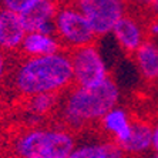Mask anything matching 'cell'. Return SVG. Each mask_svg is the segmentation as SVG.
<instances>
[{"instance_id": "obj_1", "label": "cell", "mask_w": 158, "mask_h": 158, "mask_svg": "<svg viewBox=\"0 0 158 158\" xmlns=\"http://www.w3.org/2000/svg\"><path fill=\"white\" fill-rule=\"evenodd\" d=\"M15 90L23 97L57 94L73 84L69 52L23 60L15 73Z\"/></svg>"}, {"instance_id": "obj_2", "label": "cell", "mask_w": 158, "mask_h": 158, "mask_svg": "<svg viewBox=\"0 0 158 158\" xmlns=\"http://www.w3.org/2000/svg\"><path fill=\"white\" fill-rule=\"evenodd\" d=\"M120 90L111 78L96 87L71 88L66 97L61 114L67 127L81 130L90 123L100 121L107 113L117 107Z\"/></svg>"}, {"instance_id": "obj_3", "label": "cell", "mask_w": 158, "mask_h": 158, "mask_svg": "<svg viewBox=\"0 0 158 158\" xmlns=\"http://www.w3.org/2000/svg\"><path fill=\"white\" fill-rule=\"evenodd\" d=\"M76 148L70 131L60 128H33L17 137L15 151L19 158H69Z\"/></svg>"}, {"instance_id": "obj_4", "label": "cell", "mask_w": 158, "mask_h": 158, "mask_svg": "<svg viewBox=\"0 0 158 158\" xmlns=\"http://www.w3.org/2000/svg\"><path fill=\"white\" fill-rule=\"evenodd\" d=\"M56 37L69 52L96 44L97 36L76 3H59L54 16Z\"/></svg>"}, {"instance_id": "obj_5", "label": "cell", "mask_w": 158, "mask_h": 158, "mask_svg": "<svg viewBox=\"0 0 158 158\" xmlns=\"http://www.w3.org/2000/svg\"><path fill=\"white\" fill-rule=\"evenodd\" d=\"M73 67V84L76 87H96L107 80L108 70L96 44L69 52Z\"/></svg>"}, {"instance_id": "obj_6", "label": "cell", "mask_w": 158, "mask_h": 158, "mask_svg": "<svg viewBox=\"0 0 158 158\" xmlns=\"http://www.w3.org/2000/svg\"><path fill=\"white\" fill-rule=\"evenodd\" d=\"M74 3L85 16L97 37L113 31L125 15V4L118 0H80Z\"/></svg>"}, {"instance_id": "obj_7", "label": "cell", "mask_w": 158, "mask_h": 158, "mask_svg": "<svg viewBox=\"0 0 158 158\" xmlns=\"http://www.w3.org/2000/svg\"><path fill=\"white\" fill-rule=\"evenodd\" d=\"M3 9L19 15L26 33H37L46 23L54 20L59 3L50 0H6Z\"/></svg>"}, {"instance_id": "obj_8", "label": "cell", "mask_w": 158, "mask_h": 158, "mask_svg": "<svg viewBox=\"0 0 158 158\" xmlns=\"http://www.w3.org/2000/svg\"><path fill=\"white\" fill-rule=\"evenodd\" d=\"M118 44L127 53H135L145 43V30L135 16L124 15L113 30Z\"/></svg>"}, {"instance_id": "obj_9", "label": "cell", "mask_w": 158, "mask_h": 158, "mask_svg": "<svg viewBox=\"0 0 158 158\" xmlns=\"http://www.w3.org/2000/svg\"><path fill=\"white\" fill-rule=\"evenodd\" d=\"M26 30L19 15L6 9H0V48L4 52H13L22 46Z\"/></svg>"}, {"instance_id": "obj_10", "label": "cell", "mask_w": 158, "mask_h": 158, "mask_svg": "<svg viewBox=\"0 0 158 158\" xmlns=\"http://www.w3.org/2000/svg\"><path fill=\"white\" fill-rule=\"evenodd\" d=\"M61 48V43L56 36H47L43 33H27L20 46V52L27 59H31V57L56 54L63 52Z\"/></svg>"}, {"instance_id": "obj_11", "label": "cell", "mask_w": 158, "mask_h": 158, "mask_svg": "<svg viewBox=\"0 0 158 158\" xmlns=\"http://www.w3.org/2000/svg\"><path fill=\"white\" fill-rule=\"evenodd\" d=\"M100 127L113 137V143L121 145L131 134V120L124 108L115 107L100 120Z\"/></svg>"}, {"instance_id": "obj_12", "label": "cell", "mask_w": 158, "mask_h": 158, "mask_svg": "<svg viewBox=\"0 0 158 158\" xmlns=\"http://www.w3.org/2000/svg\"><path fill=\"white\" fill-rule=\"evenodd\" d=\"M125 155L143 154L152 147V127L143 120L131 121V134L127 141L118 145Z\"/></svg>"}, {"instance_id": "obj_13", "label": "cell", "mask_w": 158, "mask_h": 158, "mask_svg": "<svg viewBox=\"0 0 158 158\" xmlns=\"http://www.w3.org/2000/svg\"><path fill=\"white\" fill-rule=\"evenodd\" d=\"M134 56L141 76L147 81L158 83V44L151 40H145Z\"/></svg>"}, {"instance_id": "obj_14", "label": "cell", "mask_w": 158, "mask_h": 158, "mask_svg": "<svg viewBox=\"0 0 158 158\" xmlns=\"http://www.w3.org/2000/svg\"><path fill=\"white\" fill-rule=\"evenodd\" d=\"M69 158H125V154L115 143L108 141L74 148Z\"/></svg>"}, {"instance_id": "obj_15", "label": "cell", "mask_w": 158, "mask_h": 158, "mask_svg": "<svg viewBox=\"0 0 158 158\" xmlns=\"http://www.w3.org/2000/svg\"><path fill=\"white\" fill-rule=\"evenodd\" d=\"M57 94H37L27 97L26 108L34 115H46L57 106Z\"/></svg>"}, {"instance_id": "obj_16", "label": "cell", "mask_w": 158, "mask_h": 158, "mask_svg": "<svg viewBox=\"0 0 158 158\" xmlns=\"http://www.w3.org/2000/svg\"><path fill=\"white\" fill-rule=\"evenodd\" d=\"M152 148L158 154V123L152 127Z\"/></svg>"}, {"instance_id": "obj_17", "label": "cell", "mask_w": 158, "mask_h": 158, "mask_svg": "<svg viewBox=\"0 0 158 158\" xmlns=\"http://www.w3.org/2000/svg\"><path fill=\"white\" fill-rule=\"evenodd\" d=\"M4 74H6V59L3 53L0 52V81L3 80Z\"/></svg>"}, {"instance_id": "obj_18", "label": "cell", "mask_w": 158, "mask_h": 158, "mask_svg": "<svg viewBox=\"0 0 158 158\" xmlns=\"http://www.w3.org/2000/svg\"><path fill=\"white\" fill-rule=\"evenodd\" d=\"M148 33L154 34V36H158V20H154V22L150 23V26H148Z\"/></svg>"}, {"instance_id": "obj_19", "label": "cell", "mask_w": 158, "mask_h": 158, "mask_svg": "<svg viewBox=\"0 0 158 158\" xmlns=\"http://www.w3.org/2000/svg\"><path fill=\"white\" fill-rule=\"evenodd\" d=\"M150 9L154 11V13H157V15H158V0H155V2H151V3H150Z\"/></svg>"}, {"instance_id": "obj_20", "label": "cell", "mask_w": 158, "mask_h": 158, "mask_svg": "<svg viewBox=\"0 0 158 158\" xmlns=\"http://www.w3.org/2000/svg\"><path fill=\"white\" fill-rule=\"evenodd\" d=\"M155 158H158V154H157V155H155Z\"/></svg>"}]
</instances>
